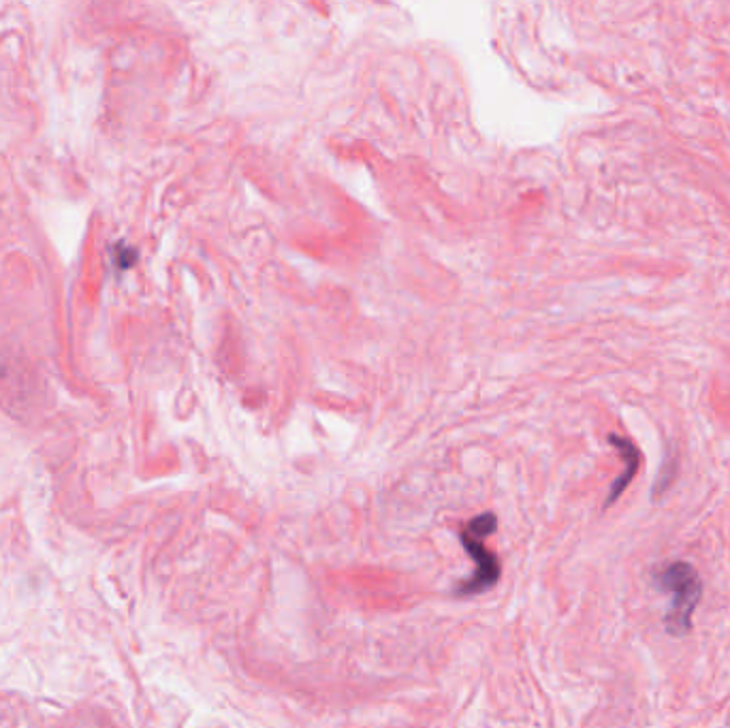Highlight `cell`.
Returning <instances> with one entry per match:
<instances>
[{"mask_svg": "<svg viewBox=\"0 0 730 728\" xmlns=\"http://www.w3.org/2000/svg\"><path fill=\"white\" fill-rule=\"evenodd\" d=\"M656 588L673 596L664 615V628L671 637H686L692 630V615L703 598L701 575L690 562H673L654 573Z\"/></svg>", "mask_w": 730, "mask_h": 728, "instance_id": "cell-1", "label": "cell"}, {"mask_svg": "<svg viewBox=\"0 0 730 728\" xmlns=\"http://www.w3.org/2000/svg\"><path fill=\"white\" fill-rule=\"evenodd\" d=\"M498 528V519L494 513H483L470 519L466 528L459 534L464 549L470 553V558L476 562V571L470 579L459 583L457 596H476L494 588L500 581V562L498 558L485 547L483 538L494 534Z\"/></svg>", "mask_w": 730, "mask_h": 728, "instance_id": "cell-2", "label": "cell"}, {"mask_svg": "<svg viewBox=\"0 0 730 728\" xmlns=\"http://www.w3.org/2000/svg\"><path fill=\"white\" fill-rule=\"evenodd\" d=\"M609 442H611V445H613L617 451H620L622 460H624V472L620 474V477H617V479L613 481V485H611V489H609V496H607V500H605V509H609V506H611L617 498H620V496L626 492V487L632 483V479H634V477H637V470H639V466H641V453H639L637 445H634L632 440H628V438H624V436L611 434V436H609Z\"/></svg>", "mask_w": 730, "mask_h": 728, "instance_id": "cell-3", "label": "cell"}]
</instances>
